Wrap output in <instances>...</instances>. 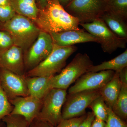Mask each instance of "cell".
Returning <instances> with one entry per match:
<instances>
[{"instance_id":"6da1fadb","label":"cell","mask_w":127,"mask_h":127,"mask_svg":"<svg viewBox=\"0 0 127 127\" xmlns=\"http://www.w3.org/2000/svg\"><path fill=\"white\" fill-rule=\"evenodd\" d=\"M34 22L41 31L49 34L81 29L78 20L66 11L58 0H51L40 9Z\"/></svg>"},{"instance_id":"7a4b0ae2","label":"cell","mask_w":127,"mask_h":127,"mask_svg":"<svg viewBox=\"0 0 127 127\" xmlns=\"http://www.w3.org/2000/svg\"><path fill=\"white\" fill-rule=\"evenodd\" d=\"M0 30L7 32L14 45L21 48L24 52L36 40L41 31L30 18L17 14L8 21L0 24Z\"/></svg>"},{"instance_id":"3957f363","label":"cell","mask_w":127,"mask_h":127,"mask_svg":"<svg viewBox=\"0 0 127 127\" xmlns=\"http://www.w3.org/2000/svg\"><path fill=\"white\" fill-rule=\"evenodd\" d=\"M77 50V47L75 45L62 47L53 44L50 55L37 66L28 71L25 76L50 77L54 76L61 71L67 59Z\"/></svg>"},{"instance_id":"277c9868","label":"cell","mask_w":127,"mask_h":127,"mask_svg":"<svg viewBox=\"0 0 127 127\" xmlns=\"http://www.w3.org/2000/svg\"><path fill=\"white\" fill-rule=\"evenodd\" d=\"M93 65L92 61L86 53H78L59 74L51 77L50 82L51 88L66 90L71 84L88 72Z\"/></svg>"},{"instance_id":"5b68a950","label":"cell","mask_w":127,"mask_h":127,"mask_svg":"<svg viewBox=\"0 0 127 127\" xmlns=\"http://www.w3.org/2000/svg\"><path fill=\"white\" fill-rule=\"evenodd\" d=\"M66 96V90L51 89L43 97L42 106L36 119L56 127L62 119V109Z\"/></svg>"},{"instance_id":"8992f818","label":"cell","mask_w":127,"mask_h":127,"mask_svg":"<svg viewBox=\"0 0 127 127\" xmlns=\"http://www.w3.org/2000/svg\"><path fill=\"white\" fill-rule=\"evenodd\" d=\"M87 32L98 39L104 52L112 54L118 48H125L127 39L118 36L101 19L91 23H79Z\"/></svg>"},{"instance_id":"52a82bcc","label":"cell","mask_w":127,"mask_h":127,"mask_svg":"<svg viewBox=\"0 0 127 127\" xmlns=\"http://www.w3.org/2000/svg\"><path fill=\"white\" fill-rule=\"evenodd\" d=\"M105 7L102 0H73L64 8L79 23H85L100 19L105 12Z\"/></svg>"},{"instance_id":"ba28073f","label":"cell","mask_w":127,"mask_h":127,"mask_svg":"<svg viewBox=\"0 0 127 127\" xmlns=\"http://www.w3.org/2000/svg\"><path fill=\"white\" fill-rule=\"evenodd\" d=\"M100 96L99 89L68 94L62 109V119L73 118L86 114L87 108Z\"/></svg>"},{"instance_id":"9c48e42d","label":"cell","mask_w":127,"mask_h":127,"mask_svg":"<svg viewBox=\"0 0 127 127\" xmlns=\"http://www.w3.org/2000/svg\"><path fill=\"white\" fill-rule=\"evenodd\" d=\"M53 46L50 34L41 31L36 40L24 52L26 71H30L44 61L52 51Z\"/></svg>"},{"instance_id":"30bf717a","label":"cell","mask_w":127,"mask_h":127,"mask_svg":"<svg viewBox=\"0 0 127 127\" xmlns=\"http://www.w3.org/2000/svg\"><path fill=\"white\" fill-rule=\"evenodd\" d=\"M114 71L108 70L97 72H88L76 81L68 90V94L86 91L99 90L105 86L113 77Z\"/></svg>"},{"instance_id":"8fae6325","label":"cell","mask_w":127,"mask_h":127,"mask_svg":"<svg viewBox=\"0 0 127 127\" xmlns=\"http://www.w3.org/2000/svg\"><path fill=\"white\" fill-rule=\"evenodd\" d=\"M0 84L9 100L30 95L25 76L0 68Z\"/></svg>"},{"instance_id":"7c38bea8","label":"cell","mask_w":127,"mask_h":127,"mask_svg":"<svg viewBox=\"0 0 127 127\" xmlns=\"http://www.w3.org/2000/svg\"><path fill=\"white\" fill-rule=\"evenodd\" d=\"M43 99H39L29 95L27 96H19L9 100L14 106L10 114L23 116L29 125L36 119L40 111Z\"/></svg>"},{"instance_id":"4fadbf2b","label":"cell","mask_w":127,"mask_h":127,"mask_svg":"<svg viewBox=\"0 0 127 127\" xmlns=\"http://www.w3.org/2000/svg\"><path fill=\"white\" fill-rule=\"evenodd\" d=\"M0 68L21 76H25L26 70L23 50L13 45L0 53Z\"/></svg>"},{"instance_id":"5bb4252c","label":"cell","mask_w":127,"mask_h":127,"mask_svg":"<svg viewBox=\"0 0 127 127\" xmlns=\"http://www.w3.org/2000/svg\"><path fill=\"white\" fill-rule=\"evenodd\" d=\"M53 44L60 46L74 45L77 43L95 42L99 43L98 39L83 29L68 30L50 34Z\"/></svg>"},{"instance_id":"9a60e30c","label":"cell","mask_w":127,"mask_h":127,"mask_svg":"<svg viewBox=\"0 0 127 127\" xmlns=\"http://www.w3.org/2000/svg\"><path fill=\"white\" fill-rule=\"evenodd\" d=\"M122 83L119 76V72H115L112 79L99 89L101 96L107 106L111 109L117 99L121 89Z\"/></svg>"},{"instance_id":"2e32d148","label":"cell","mask_w":127,"mask_h":127,"mask_svg":"<svg viewBox=\"0 0 127 127\" xmlns=\"http://www.w3.org/2000/svg\"><path fill=\"white\" fill-rule=\"evenodd\" d=\"M51 77H26V80L30 95L43 99L51 89L50 82Z\"/></svg>"},{"instance_id":"e0dca14e","label":"cell","mask_w":127,"mask_h":127,"mask_svg":"<svg viewBox=\"0 0 127 127\" xmlns=\"http://www.w3.org/2000/svg\"><path fill=\"white\" fill-rule=\"evenodd\" d=\"M17 14L25 16L33 22L35 21L40 9L36 0H9Z\"/></svg>"},{"instance_id":"ac0fdd59","label":"cell","mask_w":127,"mask_h":127,"mask_svg":"<svg viewBox=\"0 0 127 127\" xmlns=\"http://www.w3.org/2000/svg\"><path fill=\"white\" fill-rule=\"evenodd\" d=\"M108 28L119 37L127 39V21L105 12L100 18Z\"/></svg>"},{"instance_id":"d6986e66","label":"cell","mask_w":127,"mask_h":127,"mask_svg":"<svg viewBox=\"0 0 127 127\" xmlns=\"http://www.w3.org/2000/svg\"><path fill=\"white\" fill-rule=\"evenodd\" d=\"M127 67V50L124 52L109 61L103 62L99 65H93L89 69L88 72H97L110 70L119 72Z\"/></svg>"},{"instance_id":"ffe728a7","label":"cell","mask_w":127,"mask_h":127,"mask_svg":"<svg viewBox=\"0 0 127 127\" xmlns=\"http://www.w3.org/2000/svg\"><path fill=\"white\" fill-rule=\"evenodd\" d=\"M116 115L124 122L127 119V84H122L118 97L112 109Z\"/></svg>"},{"instance_id":"44dd1931","label":"cell","mask_w":127,"mask_h":127,"mask_svg":"<svg viewBox=\"0 0 127 127\" xmlns=\"http://www.w3.org/2000/svg\"><path fill=\"white\" fill-rule=\"evenodd\" d=\"M105 12L127 20V0H114L106 4Z\"/></svg>"},{"instance_id":"7402d4cb","label":"cell","mask_w":127,"mask_h":127,"mask_svg":"<svg viewBox=\"0 0 127 127\" xmlns=\"http://www.w3.org/2000/svg\"><path fill=\"white\" fill-rule=\"evenodd\" d=\"M89 107L92 110L95 118L106 122L108 116V107L101 96L95 99Z\"/></svg>"},{"instance_id":"603a6c76","label":"cell","mask_w":127,"mask_h":127,"mask_svg":"<svg viewBox=\"0 0 127 127\" xmlns=\"http://www.w3.org/2000/svg\"><path fill=\"white\" fill-rule=\"evenodd\" d=\"M14 108L0 84V121L10 115Z\"/></svg>"},{"instance_id":"cb8c5ba5","label":"cell","mask_w":127,"mask_h":127,"mask_svg":"<svg viewBox=\"0 0 127 127\" xmlns=\"http://www.w3.org/2000/svg\"><path fill=\"white\" fill-rule=\"evenodd\" d=\"M6 127H28L27 121L23 116L18 115H10L2 119Z\"/></svg>"},{"instance_id":"d4e9b609","label":"cell","mask_w":127,"mask_h":127,"mask_svg":"<svg viewBox=\"0 0 127 127\" xmlns=\"http://www.w3.org/2000/svg\"><path fill=\"white\" fill-rule=\"evenodd\" d=\"M108 116L104 127H127L126 122L116 115L111 108L108 107Z\"/></svg>"},{"instance_id":"484cf974","label":"cell","mask_w":127,"mask_h":127,"mask_svg":"<svg viewBox=\"0 0 127 127\" xmlns=\"http://www.w3.org/2000/svg\"><path fill=\"white\" fill-rule=\"evenodd\" d=\"M16 14L11 5L0 6V24L10 20Z\"/></svg>"},{"instance_id":"4316f807","label":"cell","mask_w":127,"mask_h":127,"mask_svg":"<svg viewBox=\"0 0 127 127\" xmlns=\"http://www.w3.org/2000/svg\"><path fill=\"white\" fill-rule=\"evenodd\" d=\"M13 45V40L10 34L6 31L0 30V53Z\"/></svg>"},{"instance_id":"83f0119b","label":"cell","mask_w":127,"mask_h":127,"mask_svg":"<svg viewBox=\"0 0 127 127\" xmlns=\"http://www.w3.org/2000/svg\"><path fill=\"white\" fill-rule=\"evenodd\" d=\"M86 116V113L83 116L77 117L67 119H62L59 124L55 127H78Z\"/></svg>"},{"instance_id":"f1b7e54d","label":"cell","mask_w":127,"mask_h":127,"mask_svg":"<svg viewBox=\"0 0 127 127\" xmlns=\"http://www.w3.org/2000/svg\"><path fill=\"white\" fill-rule=\"evenodd\" d=\"M95 118V116L93 113L92 112H89L87 113L86 118L81 123L78 127H91Z\"/></svg>"},{"instance_id":"f546056e","label":"cell","mask_w":127,"mask_h":127,"mask_svg":"<svg viewBox=\"0 0 127 127\" xmlns=\"http://www.w3.org/2000/svg\"><path fill=\"white\" fill-rule=\"evenodd\" d=\"M29 127H54L49 123L35 119L29 125Z\"/></svg>"},{"instance_id":"4dcf8cb0","label":"cell","mask_w":127,"mask_h":127,"mask_svg":"<svg viewBox=\"0 0 127 127\" xmlns=\"http://www.w3.org/2000/svg\"><path fill=\"white\" fill-rule=\"evenodd\" d=\"M119 76L122 84H127V67L119 72Z\"/></svg>"},{"instance_id":"1f68e13d","label":"cell","mask_w":127,"mask_h":127,"mask_svg":"<svg viewBox=\"0 0 127 127\" xmlns=\"http://www.w3.org/2000/svg\"><path fill=\"white\" fill-rule=\"evenodd\" d=\"M105 124L106 122L95 117L91 127H104Z\"/></svg>"},{"instance_id":"d6a6232c","label":"cell","mask_w":127,"mask_h":127,"mask_svg":"<svg viewBox=\"0 0 127 127\" xmlns=\"http://www.w3.org/2000/svg\"><path fill=\"white\" fill-rule=\"evenodd\" d=\"M51 0H36L37 4L39 9L44 8Z\"/></svg>"},{"instance_id":"836d02e7","label":"cell","mask_w":127,"mask_h":127,"mask_svg":"<svg viewBox=\"0 0 127 127\" xmlns=\"http://www.w3.org/2000/svg\"><path fill=\"white\" fill-rule=\"evenodd\" d=\"M58 0L59 1V3L64 8L70 2H71L73 0Z\"/></svg>"},{"instance_id":"e575fe53","label":"cell","mask_w":127,"mask_h":127,"mask_svg":"<svg viewBox=\"0 0 127 127\" xmlns=\"http://www.w3.org/2000/svg\"><path fill=\"white\" fill-rule=\"evenodd\" d=\"M9 0H0V6L10 4Z\"/></svg>"},{"instance_id":"d590c367","label":"cell","mask_w":127,"mask_h":127,"mask_svg":"<svg viewBox=\"0 0 127 127\" xmlns=\"http://www.w3.org/2000/svg\"><path fill=\"white\" fill-rule=\"evenodd\" d=\"M102 0L105 4H107V3L111 2V1H112L114 0Z\"/></svg>"},{"instance_id":"8d00e7d4","label":"cell","mask_w":127,"mask_h":127,"mask_svg":"<svg viewBox=\"0 0 127 127\" xmlns=\"http://www.w3.org/2000/svg\"><path fill=\"white\" fill-rule=\"evenodd\" d=\"M0 127H5V123L4 122H1L0 121Z\"/></svg>"}]
</instances>
